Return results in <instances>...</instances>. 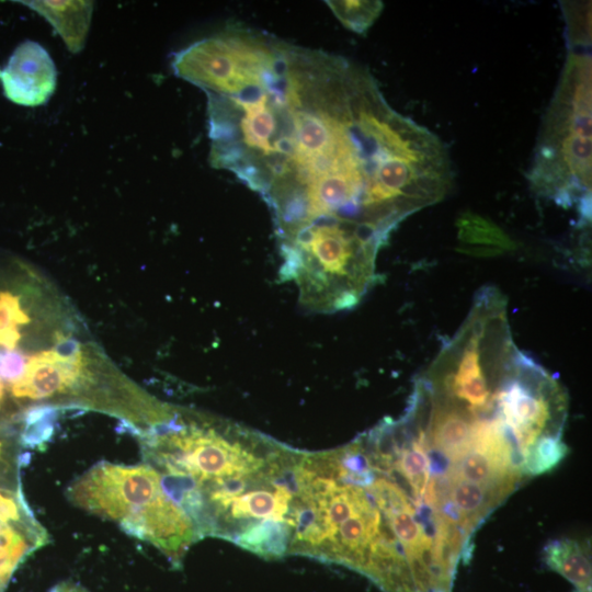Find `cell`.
Wrapping results in <instances>:
<instances>
[{
	"label": "cell",
	"instance_id": "6da1fadb",
	"mask_svg": "<svg viewBox=\"0 0 592 592\" xmlns=\"http://www.w3.org/2000/svg\"><path fill=\"white\" fill-rule=\"evenodd\" d=\"M210 164L267 204L276 234L364 226L441 202L446 145L343 56L228 27L207 48Z\"/></svg>",
	"mask_w": 592,
	"mask_h": 592
},
{
	"label": "cell",
	"instance_id": "7a4b0ae2",
	"mask_svg": "<svg viewBox=\"0 0 592 592\" xmlns=\"http://www.w3.org/2000/svg\"><path fill=\"white\" fill-rule=\"evenodd\" d=\"M568 56L538 136L528 173L532 189L590 217L591 20L588 5L568 4Z\"/></svg>",
	"mask_w": 592,
	"mask_h": 592
},
{
	"label": "cell",
	"instance_id": "3957f363",
	"mask_svg": "<svg viewBox=\"0 0 592 592\" xmlns=\"http://www.w3.org/2000/svg\"><path fill=\"white\" fill-rule=\"evenodd\" d=\"M66 496L76 506L156 546L173 562L201 539L190 516L166 493L160 474L147 463L99 462L68 487Z\"/></svg>",
	"mask_w": 592,
	"mask_h": 592
},
{
	"label": "cell",
	"instance_id": "277c9868",
	"mask_svg": "<svg viewBox=\"0 0 592 592\" xmlns=\"http://www.w3.org/2000/svg\"><path fill=\"white\" fill-rule=\"evenodd\" d=\"M57 71L47 50L36 42L21 43L0 69L7 99L23 106L44 104L56 88Z\"/></svg>",
	"mask_w": 592,
	"mask_h": 592
},
{
	"label": "cell",
	"instance_id": "5b68a950",
	"mask_svg": "<svg viewBox=\"0 0 592 592\" xmlns=\"http://www.w3.org/2000/svg\"><path fill=\"white\" fill-rule=\"evenodd\" d=\"M84 358H66L54 350L27 358L20 379L9 386L14 398L41 400L64 392L82 377Z\"/></svg>",
	"mask_w": 592,
	"mask_h": 592
},
{
	"label": "cell",
	"instance_id": "8992f818",
	"mask_svg": "<svg viewBox=\"0 0 592 592\" xmlns=\"http://www.w3.org/2000/svg\"><path fill=\"white\" fill-rule=\"evenodd\" d=\"M43 15L72 53L82 49L93 4L90 1H22Z\"/></svg>",
	"mask_w": 592,
	"mask_h": 592
},
{
	"label": "cell",
	"instance_id": "52a82bcc",
	"mask_svg": "<svg viewBox=\"0 0 592 592\" xmlns=\"http://www.w3.org/2000/svg\"><path fill=\"white\" fill-rule=\"evenodd\" d=\"M545 562L569 580L580 592H588L591 584V563L587 551L573 539L550 542L544 549Z\"/></svg>",
	"mask_w": 592,
	"mask_h": 592
},
{
	"label": "cell",
	"instance_id": "ba28073f",
	"mask_svg": "<svg viewBox=\"0 0 592 592\" xmlns=\"http://www.w3.org/2000/svg\"><path fill=\"white\" fill-rule=\"evenodd\" d=\"M292 532L285 522L262 520L246 526L232 542L266 558L281 557L288 549Z\"/></svg>",
	"mask_w": 592,
	"mask_h": 592
},
{
	"label": "cell",
	"instance_id": "9c48e42d",
	"mask_svg": "<svg viewBox=\"0 0 592 592\" xmlns=\"http://www.w3.org/2000/svg\"><path fill=\"white\" fill-rule=\"evenodd\" d=\"M30 321L20 296L9 291H0V348L14 350L22 337L21 327Z\"/></svg>",
	"mask_w": 592,
	"mask_h": 592
},
{
	"label": "cell",
	"instance_id": "30bf717a",
	"mask_svg": "<svg viewBox=\"0 0 592 592\" xmlns=\"http://www.w3.org/2000/svg\"><path fill=\"white\" fill-rule=\"evenodd\" d=\"M338 20L349 30L363 34L383 10L380 1H327Z\"/></svg>",
	"mask_w": 592,
	"mask_h": 592
},
{
	"label": "cell",
	"instance_id": "8fae6325",
	"mask_svg": "<svg viewBox=\"0 0 592 592\" xmlns=\"http://www.w3.org/2000/svg\"><path fill=\"white\" fill-rule=\"evenodd\" d=\"M27 358L16 350L0 351V378L11 386L24 373Z\"/></svg>",
	"mask_w": 592,
	"mask_h": 592
},
{
	"label": "cell",
	"instance_id": "7c38bea8",
	"mask_svg": "<svg viewBox=\"0 0 592 592\" xmlns=\"http://www.w3.org/2000/svg\"><path fill=\"white\" fill-rule=\"evenodd\" d=\"M48 592H89L78 583L71 581H62L53 587Z\"/></svg>",
	"mask_w": 592,
	"mask_h": 592
},
{
	"label": "cell",
	"instance_id": "4fadbf2b",
	"mask_svg": "<svg viewBox=\"0 0 592 592\" xmlns=\"http://www.w3.org/2000/svg\"><path fill=\"white\" fill-rule=\"evenodd\" d=\"M4 385L5 384L0 378V408H1V405H2L3 398H4Z\"/></svg>",
	"mask_w": 592,
	"mask_h": 592
}]
</instances>
